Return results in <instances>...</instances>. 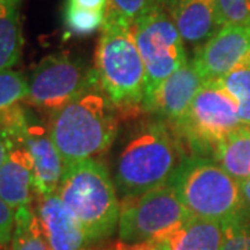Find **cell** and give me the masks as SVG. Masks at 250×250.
Returning <instances> with one entry per match:
<instances>
[{
    "label": "cell",
    "instance_id": "cell-15",
    "mask_svg": "<svg viewBox=\"0 0 250 250\" xmlns=\"http://www.w3.org/2000/svg\"><path fill=\"white\" fill-rule=\"evenodd\" d=\"M184 42L202 46L223 27L214 0H182L171 11Z\"/></svg>",
    "mask_w": 250,
    "mask_h": 250
},
{
    "label": "cell",
    "instance_id": "cell-18",
    "mask_svg": "<svg viewBox=\"0 0 250 250\" xmlns=\"http://www.w3.org/2000/svg\"><path fill=\"white\" fill-rule=\"evenodd\" d=\"M21 0H4L0 9V71L13 68L21 57Z\"/></svg>",
    "mask_w": 250,
    "mask_h": 250
},
{
    "label": "cell",
    "instance_id": "cell-16",
    "mask_svg": "<svg viewBox=\"0 0 250 250\" xmlns=\"http://www.w3.org/2000/svg\"><path fill=\"white\" fill-rule=\"evenodd\" d=\"M166 238L172 250H221L224 225L218 221L190 215Z\"/></svg>",
    "mask_w": 250,
    "mask_h": 250
},
{
    "label": "cell",
    "instance_id": "cell-33",
    "mask_svg": "<svg viewBox=\"0 0 250 250\" xmlns=\"http://www.w3.org/2000/svg\"><path fill=\"white\" fill-rule=\"evenodd\" d=\"M0 250H9V249H6V248H3V246H0Z\"/></svg>",
    "mask_w": 250,
    "mask_h": 250
},
{
    "label": "cell",
    "instance_id": "cell-27",
    "mask_svg": "<svg viewBox=\"0 0 250 250\" xmlns=\"http://www.w3.org/2000/svg\"><path fill=\"white\" fill-rule=\"evenodd\" d=\"M111 250H172L171 245L166 238H154L149 241L135 242V243H125L118 241Z\"/></svg>",
    "mask_w": 250,
    "mask_h": 250
},
{
    "label": "cell",
    "instance_id": "cell-2",
    "mask_svg": "<svg viewBox=\"0 0 250 250\" xmlns=\"http://www.w3.org/2000/svg\"><path fill=\"white\" fill-rule=\"evenodd\" d=\"M171 125L161 120L141 123L118 153L114 185L123 197L138 196L167 184L184 159Z\"/></svg>",
    "mask_w": 250,
    "mask_h": 250
},
{
    "label": "cell",
    "instance_id": "cell-30",
    "mask_svg": "<svg viewBox=\"0 0 250 250\" xmlns=\"http://www.w3.org/2000/svg\"><path fill=\"white\" fill-rule=\"evenodd\" d=\"M6 156H7V145H6L3 138H0V167H1L3 161L6 159Z\"/></svg>",
    "mask_w": 250,
    "mask_h": 250
},
{
    "label": "cell",
    "instance_id": "cell-34",
    "mask_svg": "<svg viewBox=\"0 0 250 250\" xmlns=\"http://www.w3.org/2000/svg\"><path fill=\"white\" fill-rule=\"evenodd\" d=\"M89 250H99V249H95V248H90Z\"/></svg>",
    "mask_w": 250,
    "mask_h": 250
},
{
    "label": "cell",
    "instance_id": "cell-17",
    "mask_svg": "<svg viewBox=\"0 0 250 250\" xmlns=\"http://www.w3.org/2000/svg\"><path fill=\"white\" fill-rule=\"evenodd\" d=\"M215 160L233 178H250V125H242L214 153Z\"/></svg>",
    "mask_w": 250,
    "mask_h": 250
},
{
    "label": "cell",
    "instance_id": "cell-10",
    "mask_svg": "<svg viewBox=\"0 0 250 250\" xmlns=\"http://www.w3.org/2000/svg\"><path fill=\"white\" fill-rule=\"evenodd\" d=\"M249 49L250 27L228 24L199 46L192 60L203 82L220 81L248 59Z\"/></svg>",
    "mask_w": 250,
    "mask_h": 250
},
{
    "label": "cell",
    "instance_id": "cell-28",
    "mask_svg": "<svg viewBox=\"0 0 250 250\" xmlns=\"http://www.w3.org/2000/svg\"><path fill=\"white\" fill-rule=\"evenodd\" d=\"M108 0H67L65 6L89 11H106Z\"/></svg>",
    "mask_w": 250,
    "mask_h": 250
},
{
    "label": "cell",
    "instance_id": "cell-11",
    "mask_svg": "<svg viewBox=\"0 0 250 250\" xmlns=\"http://www.w3.org/2000/svg\"><path fill=\"white\" fill-rule=\"evenodd\" d=\"M203 83L193 60H188L143 102L142 110L152 113L161 121L174 124L187 113Z\"/></svg>",
    "mask_w": 250,
    "mask_h": 250
},
{
    "label": "cell",
    "instance_id": "cell-13",
    "mask_svg": "<svg viewBox=\"0 0 250 250\" xmlns=\"http://www.w3.org/2000/svg\"><path fill=\"white\" fill-rule=\"evenodd\" d=\"M25 143L34 161V188L36 196L56 193L60 187L65 164L57 150L49 128L29 113Z\"/></svg>",
    "mask_w": 250,
    "mask_h": 250
},
{
    "label": "cell",
    "instance_id": "cell-5",
    "mask_svg": "<svg viewBox=\"0 0 250 250\" xmlns=\"http://www.w3.org/2000/svg\"><path fill=\"white\" fill-rule=\"evenodd\" d=\"M167 184L195 217L225 224L248 211L239 181L210 159H184Z\"/></svg>",
    "mask_w": 250,
    "mask_h": 250
},
{
    "label": "cell",
    "instance_id": "cell-9",
    "mask_svg": "<svg viewBox=\"0 0 250 250\" xmlns=\"http://www.w3.org/2000/svg\"><path fill=\"white\" fill-rule=\"evenodd\" d=\"M98 81L95 68H86L70 54H50L34 67L28 77L29 106L50 114L78 98Z\"/></svg>",
    "mask_w": 250,
    "mask_h": 250
},
{
    "label": "cell",
    "instance_id": "cell-6",
    "mask_svg": "<svg viewBox=\"0 0 250 250\" xmlns=\"http://www.w3.org/2000/svg\"><path fill=\"white\" fill-rule=\"evenodd\" d=\"M238 104L221 81L205 82L187 113L171 124L182 149L187 146L192 157L215 153L217 147L242 126Z\"/></svg>",
    "mask_w": 250,
    "mask_h": 250
},
{
    "label": "cell",
    "instance_id": "cell-23",
    "mask_svg": "<svg viewBox=\"0 0 250 250\" xmlns=\"http://www.w3.org/2000/svg\"><path fill=\"white\" fill-rule=\"evenodd\" d=\"M177 3V0H108L107 7L134 24L136 20L154 10L166 9L171 13Z\"/></svg>",
    "mask_w": 250,
    "mask_h": 250
},
{
    "label": "cell",
    "instance_id": "cell-29",
    "mask_svg": "<svg viewBox=\"0 0 250 250\" xmlns=\"http://www.w3.org/2000/svg\"><path fill=\"white\" fill-rule=\"evenodd\" d=\"M239 187H241L242 195L245 197L246 205L250 207V178L241 179V181H239Z\"/></svg>",
    "mask_w": 250,
    "mask_h": 250
},
{
    "label": "cell",
    "instance_id": "cell-32",
    "mask_svg": "<svg viewBox=\"0 0 250 250\" xmlns=\"http://www.w3.org/2000/svg\"><path fill=\"white\" fill-rule=\"evenodd\" d=\"M248 62H250V49H249V56H248Z\"/></svg>",
    "mask_w": 250,
    "mask_h": 250
},
{
    "label": "cell",
    "instance_id": "cell-21",
    "mask_svg": "<svg viewBox=\"0 0 250 250\" xmlns=\"http://www.w3.org/2000/svg\"><path fill=\"white\" fill-rule=\"evenodd\" d=\"M28 77L13 68L0 71V111L7 110L28 98Z\"/></svg>",
    "mask_w": 250,
    "mask_h": 250
},
{
    "label": "cell",
    "instance_id": "cell-22",
    "mask_svg": "<svg viewBox=\"0 0 250 250\" xmlns=\"http://www.w3.org/2000/svg\"><path fill=\"white\" fill-rule=\"evenodd\" d=\"M106 11H89L65 6L64 25L68 35H89L103 27Z\"/></svg>",
    "mask_w": 250,
    "mask_h": 250
},
{
    "label": "cell",
    "instance_id": "cell-7",
    "mask_svg": "<svg viewBox=\"0 0 250 250\" xmlns=\"http://www.w3.org/2000/svg\"><path fill=\"white\" fill-rule=\"evenodd\" d=\"M190 215L174 188L164 184L138 196L123 197L118 238L125 243L161 238Z\"/></svg>",
    "mask_w": 250,
    "mask_h": 250
},
{
    "label": "cell",
    "instance_id": "cell-31",
    "mask_svg": "<svg viewBox=\"0 0 250 250\" xmlns=\"http://www.w3.org/2000/svg\"><path fill=\"white\" fill-rule=\"evenodd\" d=\"M3 3H4V0H0V9H1V6H3Z\"/></svg>",
    "mask_w": 250,
    "mask_h": 250
},
{
    "label": "cell",
    "instance_id": "cell-4",
    "mask_svg": "<svg viewBox=\"0 0 250 250\" xmlns=\"http://www.w3.org/2000/svg\"><path fill=\"white\" fill-rule=\"evenodd\" d=\"M106 166L96 159L65 168L57 195L80 223L89 243L110 238L120 221L121 202Z\"/></svg>",
    "mask_w": 250,
    "mask_h": 250
},
{
    "label": "cell",
    "instance_id": "cell-3",
    "mask_svg": "<svg viewBox=\"0 0 250 250\" xmlns=\"http://www.w3.org/2000/svg\"><path fill=\"white\" fill-rule=\"evenodd\" d=\"M96 74L103 90L118 108H142L146 71L136 45L134 24L113 9L106 18L96 49Z\"/></svg>",
    "mask_w": 250,
    "mask_h": 250
},
{
    "label": "cell",
    "instance_id": "cell-8",
    "mask_svg": "<svg viewBox=\"0 0 250 250\" xmlns=\"http://www.w3.org/2000/svg\"><path fill=\"white\" fill-rule=\"evenodd\" d=\"M168 13L166 9L154 10L134 22L135 39L146 71L145 100L188 62L185 42Z\"/></svg>",
    "mask_w": 250,
    "mask_h": 250
},
{
    "label": "cell",
    "instance_id": "cell-24",
    "mask_svg": "<svg viewBox=\"0 0 250 250\" xmlns=\"http://www.w3.org/2000/svg\"><path fill=\"white\" fill-rule=\"evenodd\" d=\"M224 225L221 250H250V223L248 211Z\"/></svg>",
    "mask_w": 250,
    "mask_h": 250
},
{
    "label": "cell",
    "instance_id": "cell-1",
    "mask_svg": "<svg viewBox=\"0 0 250 250\" xmlns=\"http://www.w3.org/2000/svg\"><path fill=\"white\" fill-rule=\"evenodd\" d=\"M118 111L98 78L82 95L50 114L47 128L65 168L107 150L118 135Z\"/></svg>",
    "mask_w": 250,
    "mask_h": 250
},
{
    "label": "cell",
    "instance_id": "cell-19",
    "mask_svg": "<svg viewBox=\"0 0 250 250\" xmlns=\"http://www.w3.org/2000/svg\"><path fill=\"white\" fill-rule=\"evenodd\" d=\"M10 250H52L34 206L16 211V227Z\"/></svg>",
    "mask_w": 250,
    "mask_h": 250
},
{
    "label": "cell",
    "instance_id": "cell-20",
    "mask_svg": "<svg viewBox=\"0 0 250 250\" xmlns=\"http://www.w3.org/2000/svg\"><path fill=\"white\" fill-rule=\"evenodd\" d=\"M220 81L235 99L242 124L250 125V62L248 59Z\"/></svg>",
    "mask_w": 250,
    "mask_h": 250
},
{
    "label": "cell",
    "instance_id": "cell-26",
    "mask_svg": "<svg viewBox=\"0 0 250 250\" xmlns=\"http://www.w3.org/2000/svg\"><path fill=\"white\" fill-rule=\"evenodd\" d=\"M16 227V211L0 197V246L10 250Z\"/></svg>",
    "mask_w": 250,
    "mask_h": 250
},
{
    "label": "cell",
    "instance_id": "cell-35",
    "mask_svg": "<svg viewBox=\"0 0 250 250\" xmlns=\"http://www.w3.org/2000/svg\"><path fill=\"white\" fill-rule=\"evenodd\" d=\"M177 1H182V0H177Z\"/></svg>",
    "mask_w": 250,
    "mask_h": 250
},
{
    "label": "cell",
    "instance_id": "cell-12",
    "mask_svg": "<svg viewBox=\"0 0 250 250\" xmlns=\"http://www.w3.org/2000/svg\"><path fill=\"white\" fill-rule=\"evenodd\" d=\"M7 156L0 167V197L17 211L32 206L35 199L34 161L25 143V134L9 136Z\"/></svg>",
    "mask_w": 250,
    "mask_h": 250
},
{
    "label": "cell",
    "instance_id": "cell-14",
    "mask_svg": "<svg viewBox=\"0 0 250 250\" xmlns=\"http://www.w3.org/2000/svg\"><path fill=\"white\" fill-rule=\"evenodd\" d=\"M36 211L52 250H89L92 246L80 223L56 193L36 197Z\"/></svg>",
    "mask_w": 250,
    "mask_h": 250
},
{
    "label": "cell",
    "instance_id": "cell-25",
    "mask_svg": "<svg viewBox=\"0 0 250 250\" xmlns=\"http://www.w3.org/2000/svg\"><path fill=\"white\" fill-rule=\"evenodd\" d=\"M221 25L250 27V0H214Z\"/></svg>",
    "mask_w": 250,
    "mask_h": 250
}]
</instances>
